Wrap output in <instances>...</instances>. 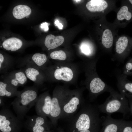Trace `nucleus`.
<instances>
[{"mask_svg": "<svg viewBox=\"0 0 132 132\" xmlns=\"http://www.w3.org/2000/svg\"><path fill=\"white\" fill-rule=\"evenodd\" d=\"M98 106L85 102L70 118L65 132H99L102 120Z\"/></svg>", "mask_w": 132, "mask_h": 132, "instance_id": "1", "label": "nucleus"}, {"mask_svg": "<svg viewBox=\"0 0 132 132\" xmlns=\"http://www.w3.org/2000/svg\"><path fill=\"white\" fill-rule=\"evenodd\" d=\"M109 92L110 96L105 102L98 106L99 111L109 115L115 112H120L124 117L130 114L127 98L113 89Z\"/></svg>", "mask_w": 132, "mask_h": 132, "instance_id": "2", "label": "nucleus"}, {"mask_svg": "<svg viewBox=\"0 0 132 132\" xmlns=\"http://www.w3.org/2000/svg\"><path fill=\"white\" fill-rule=\"evenodd\" d=\"M38 96L34 87L25 88L20 91L11 103L16 116L23 121L27 112L35 104Z\"/></svg>", "mask_w": 132, "mask_h": 132, "instance_id": "3", "label": "nucleus"}, {"mask_svg": "<svg viewBox=\"0 0 132 132\" xmlns=\"http://www.w3.org/2000/svg\"><path fill=\"white\" fill-rule=\"evenodd\" d=\"M22 121L9 109L3 107L0 111V130L2 132H11L14 128L20 127Z\"/></svg>", "mask_w": 132, "mask_h": 132, "instance_id": "4", "label": "nucleus"}, {"mask_svg": "<svg viewBox=\"0 0 132 132\" xmlns=\"http://www.w3.org/2000/svg\"><path fill=\"white\" fill-rule=\"evenodd\" d=\"M84 103L78 95L64 96L62 104V112L60 118L68 119L75 114Z\"/></svg>", "mask_w": 132, "mask_h": 132, "instance_id": "5", "label": "nucleus"}, {"mask_svg": "<svg viewBox=\"0 0 132 132\" xmlns=\"http://www.w3.org/2000/svg\"><path fill=\"white\" fill-rule=\"evenodd\" d=\"M25 123L31 128L33 132H43L48 131L51 126L53 125L47 117L37 115L27 117Z\"/></svg>", "mask_w": 132, "mask_h": 132, "instance_id": "6", "label": "nucleus"}, {"mask_svg": "<svg viewBox=\"0 0 132 132\" xmlns=\"http://www.w3.org/2000/svg\"><path fill=\"white\" fill-rule=\"evenodd\" d=\"M132 48V38L125 36L120 37L116 42L115 50L117 60L123 62Z\"/></svg>", "mask_w": 132, "mask_h": 132, "instance_id": "7", "label": "nucleus"}, {"mask_svg": "<svg viewBox=\"0 0 132 132\" xmlns=\"http://www.w3.org/2000/svg\"><path fill=\"white\" fill-rule=\"evenodd\" d=\"M64 95L54 93L52 98L51 110L49 117L53 125L55 126L62 112V104Z\"/></svg>", "mask_w": 132, "mask_h": 132, "instance_id": "8", "label": "nucleus"}, {"mask_svg": "<svg viewBox=\"0 0 132 132\" xmlns=\"http://www.w3.org/2000/svg\"><path fill=\"white\" fill-rule=\"evenodd\" d=\"M52 98L47 93L38 97L35 105L37 115L49 117L50 113Z\"/></svg>", "mask_w": 132, "mask_h": 132, "instance_id": "9", "label": "nucleus"}, {"mask_svg": "<svg viewBox=\"0 0 132 132\" xmlns=\"http://www.w3.org/2000/svg\"><path fill=\"white\" fill-rule=\"evenodd\" d=\"M116 72L117 86L120 93L127 98H132V82L128 79L127 76L121 72Z\"/></svg>", "mask_w": 132, "mask_h": 132, "instance_id": "10", "label": "nucleus"}, {"mask_svg": "<svg viewBox=\"0 0 132 132\" xmlns=\"http://www.w3.org/2000/svg\"><path fill=\"white\" fill-rule=\"evenodd\" d=\"M101 118L102 128L99 132H119L124 121L122 119H113L109 115Z\"/></svg>", "mask_w": 132, "mask_h": 132, "instance_id": "11", "label": "nucleus"}, {"mask_svg": "<svg viewBox=\"0 0 132 132\" xmlns=\"http://www.w3.org/2000/svg\"><path fill=\"white\" fill-rule=\"evenodd\" d=\"M88 10L91 12H101L105 10L108 7L107 2L103 0H91L86 4Z\"/></svg>", "mask_w": 132, "mask_h": 132, "instance_id": "12", "label": "nucleus"}, {"mask_svg": "<svg viewBox=\"0 0 132 132\" xmlns=\"http://www.w3.org/2000/svg\"><path fill=\"white\" fill-rule=\"evenodd\" d=\"M20 91L6 82H0V96L11 98L17 96Z\"/></svg>", "mask_w": 132, "mask_h": 132, "instance_id": "13", "label": "nucleus"}, {"mask_svg": "<svg viewBox=\"0 0 132 132\" xmlns=\"http://www.w3.org/2000/svg\"><path fill=\"white\" fill-rule=\"evenodd\" d=\"M54 75L56 79L68 82L72 79L73 73L70 68L65 67L56 69L54 72Z\"/></svg>", "mask_w": 132, "mask_h": 132, "instance_id": "14", "label": "nucleus"}, {"mask_svg": "<svg viewBox=\"0 0 132 132\" xmlns=\"http://www.w3.org/2000/svg\"><path fill=\"white\" fill-rule=\"evenodd\" d=\"M117 17L119 20L124 21L126 23L132 21V6L130 4L122 6L117 12Z\"/></svg>", "mask_w": 132, "mask_h": 132, "instance_id": "15", "label": "nucleus"}, {"mask_svg": "<svg viewBox=\"0 0 132 132\" xmlns=\"http://www.w3.org/2000/svg\"><path fill=\"white\" fill-rule=\"evenodd\" d=\"M64 41V38L62 36H55L50 34L46 36L44 44L45 46L49 49H53L61 45Z\"/></svg>", "mask_w": 132, "mask_h": 132, "instance_id": "16", "label": "nucleus"}, {"mask_svg": "<svg viewBox=\"0 0 132 132\" xmlns=\"http://www.w3.org/2000/svg\"><path fill=\"white\" fill-rule=\"evenodd\" d=\"M27 78L24 73L22 71L16 72L8 82H6L15 88L24 85L26 82Z\"/></svg>", "mask_w": 132, "mask_h": 132, "instance_id": "17", "label": "nucleus"}, {"mask_svg": "<svg viewBox=\"0 0 132 132\" xmlns=\"http://www.w3.org/2000/svg\"><path fill=\"white\" fill-rule=\"evenodd\" d=\"M22 44V42L21 40L15 37H12L5 40L2 45L7 50L14 51L20 49Z\"/></svg>", "mask_w": 132, "mask_h": 132, "instance_id": "18", "label": "nucleus"}, {"mask_svg": "<svg viewBox=\"0 0 132 132\" xmlns=\"http://www.w3.org/2000/svg\"><path fill=\"white\" fill-rule=\"evenodd\" d=\"M31 12V9L29 6L25 5H19L13 8L12 14L15 18L20 19L28 17Z\"/></svg>", "mask_w": 132, "mask_h": 132, "instance_id": "19", "label": "nucleus"}, {"mask_svg": "<svg viewBox=\"0 0 132 132\" xmlns=\"http://www.w3.org/2000/svg\"><path fill=\"white\" fill-rule=\"evenodd\" d=\"M101 42L103 46L106 48H110L113 43V37L111 31L109 29H106L103 32L102 35Z\"/></svg>", "mask_w": 132, "mask_h": 132, "instance_id": "20", "label": "nucleus"}, {"mask_svg": "<svg viewBox=\"0 0 132 132\" xmlns=\"http://www.w3.org/2000/svg\"><path fill=\"white\" fill-rule=\"evenodd\" d=\"M25 73L27 78L31 81L37 83V79L40 74L38 70L33 67H29L25 70Z\"/></svg>", "mask_w": 132, "mask_h": 132, "instance_id": "21", "label": "nucleus"}, {"mask_svg": "<svg viewBox=\"0 0 132 132\" xmlns=\"http://www.w3.org/2000/svg\"><path fill=\"white\" fill-rule=\"evenodd\" d=\"M32 60L37 66H41L44 65L46 62L47 58L44 54L36 53L32 56Z\"/></svg>", "mask_w": 132, "mask_h": 132, "instance_id": "22", "label": "nucleus"}, {"mask_svg": "<svg viewBox=\"0 0 132 132\" xmlns=\"http://www.w3.org/2000/svg\"><path fill=\"white\" fill-rule=\"evenodd\" d=\"M50 56L52 59L60 60H64L66 58V54L65 52L61 50L52 52L51 53Z\"/></svg>", "mask_w": 132, "mask_h": 132, "instance_id": "23", "label": "nucleus"}, {"mask_svg": "<svg viewBox=\"0 0 132 132\" xmlns=\"http://www.w3.org/2000/svg\"><path fill=\"white\" fill-rule=\"evenodd\" d=\"M119 132H132V121L124 120Z\"/></svg>", "mask_w": 132, "mask_h": 132, "instance_id": "24", "label": "nucleus"}, {"mask_svg": "<svg viewBox=\"0 0 132 132\" xmlns=\"http://www.w3.org/2000/svg\"><path fill=\"white\" fill-rule=\"evenodd\" d=\"M127 75H132V58L129 60L124 66L122 72Z\"/></svg>", "mask_w": 132, "mask_h": 132, "instance_id": "25", "label": "nucleus"}, {"mask_svg": "<svg viewBox=\"0 0 132 132\" xmlns=\"http://www.w3.org/2000/svg\"><path fill=\"white\" fill-rule=\"evenodd\" d=\"M81 49L82 52L85 55H89L91 54L90 47L86 44H82L81 46Z\"/></svg>", "mask_w": 132, "mask_h": 132, "instance_id": "26", "label": "nucleus"}, {"mask_svg": "<svg viewBox=\"0 0 132 132\" xmlns=\"http://www.w3.org/2000/svg\"><path fill=\"white\" fill-rule=\"evenodd\" d=\"M49 24L46 22H43L40 25V28L44 32L47 31L49 30L48 25Z\"/></svg>", "mask_w": 132, "mask_h": 132, "instance_id": "27", "label": "nucleus"}, {"mask_svg": "<svg viewBox=\"0 0 132 132\" xmlns=\"http://www.w3.org/2000/svg\"><path fill=\"white\" fill-rule=\"evenodd\" d=\"M5 60L3 55L0 54V68L1 69L4 63L5 62Z\"/></svg>", "mask_w": 132, "mask_h": 132, "instance_id": "28", "label": "nucleus"}, {"mask_svg": "<svg viewBox=\"0 0 132 132\" xmlns=\"http://www.w3.org/2000/svg\"><path fill=\"white\" fill-rule=\"evenodd\" d=\"M55 25L57 26L58 28L60 29H62L63 27V26L62 23L59 22V21L57 20H56L55 22Z\"/></svg>", "mask_w": 132, "mask_h": 132, "instance_id": "29", "label": "nucleus"}, {"mask_svg": "<svg viewBox=\"0 0 132 132\" xmlns=\"http://www.w3.org/2000/svg\"><path fill=\"white\" fill-rule=\"evenodd\" d=\"M130 110V114L132 116V98H127Z\"/></svg>", "mask_w": 132, "mask_h": 132, "instance_id": "30", "label": "nucleus"}, {"mask_svg": "<svg viewBox=\"0 0 132 132\" xmlns=\"http://www.w3.org/2000/svg\"><path fill=\"white\" fill-rule=\"evenodd\" d=\"M2 97H0V105L1 106H4V104Z\"/></svg>", "mask_w": 132, "mask_h": 132, "instance_id": "31", "label": "nucleus"}, {"mask_svg": "<svg viewBox=\"0 0 132 132\" xmlns=\"http://www.w3.org/2000/svg\"><path fill=\"white\" fill-rule=\"evenodd\" d=\"M58 129V132H65L64 130L60 127H59Z\"/></svg>", "mask_w": 132, "mask_h": 132, "instance_id": "32", "label": "nucleus"}, {"mask_svg": "<svg viewBox=\"0 0 132 132\" xmlns=\"http://www.w3.org/2000/svg\"><path fill=\"white\" fill-rule=\"evenodd\" d=\"M128 2L132 6V0H128Z\"/></svg>", "mask_w": 132, "mask_h": 132, "instance_id": "33", "label": "nucleus"}, {"mask_svg": "<svg viewBox=\"0 0 132 132\" xmlns=\"http://www.w3.org/2000/svg\"><path fill=\"white\" fill-rule=\"evenodd\" d=\"M74 1L77 2H78L80 1L81 0H74Z\"/></svg>", "mask_w": 132, "mask_h": 132, "instance_id": "34", "label": "nucleus"}, {"mask_svg": "<svg viewBox=\"0 0 132 132\" xmlns=\"http://www.w3.org/2000/svg\"><path fill=\"white\" fill-rule=\"evenodd\" d=\"M43 132H51L49 130Z\"/></svg>", "mask_w": 132, "mask_h": 132, "instance_id": "35", "label": "nucleus"}]
</instances>
